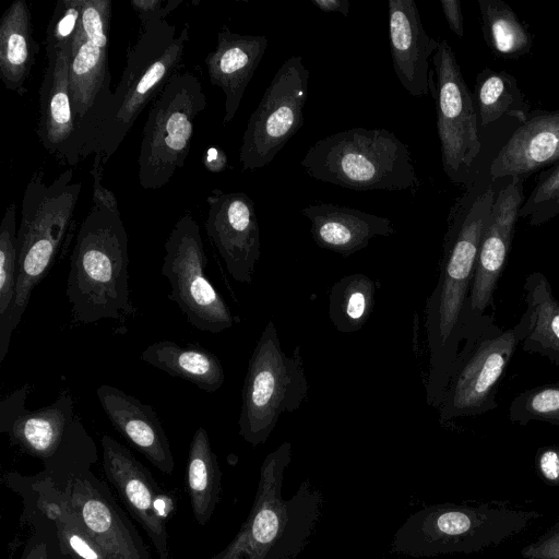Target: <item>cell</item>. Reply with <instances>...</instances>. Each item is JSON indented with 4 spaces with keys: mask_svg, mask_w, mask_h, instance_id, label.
Returning <instances> with one entry per match:
<instances>
[{
    "mask_svg": "<svg viewBox=\"0 0 559 559\" xmlns=\"http://www.w3.org/2000/svg\"><path fill=\"white\" fill-rule=\"evenodd\" d=\"M477 175L456 199L447 221L439 277L425 306L429 352L426 401L438 408L463 342V317L480 240L497 193L496 182Z\"/></svg>",
    "mask_w": 559,
    "mask_h": 559,
    "instance_id": "cell-1",
    "label": "cell"
},
{
    "mask_svg": "<svg viewBox=\"0 0 559 559\" xmlns=\"http://www.w3.org/2000/svg\"><path fill=\"white\" fill-rule=\"evenodd\" d=\"M290 462V442L265 456L247 520L212 559H296L305 549L321 518L323 495L305 480L293 497L284 499V474Z\"/></svg>",
    "mask_w": 559,
    "mask_h": 559,
    "instance_id": "cell-2",
    "label": "cell"
},
{
    "mask_svg": "<svg viewBox=\"0 0 559 559\" xmlns=\"http://www.w3.org/2000/svg\"><path fill=\"white\" fill-rule=\"evenodd\" d=\"M188 41V23L179 32L167 20L141 25V34L128 48L120 81L82 148L81 160L95 154L103 156L104 164L110 159L145 106L178 72Z\"/></svg>",
    "mask_w": 559,
    "mask_h": 559,
    "instance_id": "cell-3",
    "label": "cell"
},
{
    "mask_svg": "<svg viewBox=\"0 0 559 559\" xmlns=\"http://www.w3.org/2000/svg\"><path fill=\"white\" fill-rule=\"evenodd\" d=\"M128 265V235L120 212L92 204L79 228L67 280L74 320H122L133 312Z\"/></svg>",
    "mask_w": 559,
    "mask_h": 559,
    "instance_id": "cell-4",
    "label": "cell"
},
{
    "mask_svg": "<svg viewBox=\"0 0 559 559\" xmlns=\"http://www.w3.org/2000/svg\"><path fill=\"white\" fill-rule=\"evenodd\" d=\"M81 189L82 182L73 181L72 168L66 169L49 185L40 169L28 180L17 229L16 293L8 322L0 330V362L9 352L12 332L21 322L33 289L46 276L62 245Z\"/></svg>",
    "mask_w": 559,
    "mask_h": 559,
    "instance_id": "cell-5",
    "label": "cell"
},
{
    "mask_svg": "<svg viewBox=\"0 0 559 559\" xmlns=\"http://www.w3.org/2000/svg\"><path fill=\"white\" fill-rule=\"evenodd\" d=\"M540 516L503 503L427 506L396 531L391 551L416 558L478 552L520 534Z\"/></svg>",
    "mask_w": 559,
    "mask_h": 559,
    "instance_id": "cell-6",
    "label": "cell"
},
{
    "mask_svg": "<svg viewBox=\"0 0 559 559\" xmlns=\"http://www.w3.org/2000/svg\"><path fill=\"white\" fill-rule=\"evenodd\" d=\"M319 181L355 191L415 189L408 146L386 129L353 128L317 141L301 160Z\"/></svg>",
    "mask_w": 559,
    "mask_h": 559,
    "instance_id": "cell-7",
    "label": "cell"
},
{
    "mask_svg": "<svg viewBox=\"0 0 559 559\" xmlns=\"http://www.w3.org/2000/svg\"><path fill=\"white\" fill-rule=\"evenodd\" d=\"M308 390L301 346L286 355L270 320L249 359L241 391L240 437L253 447L265 443L281 415L301 407Z\"/></svg>",
    "mask_w": 559,
    "mask_h": 559,
    "instance_id": "cell-8",
    "label": "cell"
},
{
    "mask_svg": "<svg viewBox=\"0 0 559 559\" xmlns=\"http://www.w3.org/2000/svg\"><path fill=\"white\" fill-rule=\"evenodd\" d=\"M521 340L518 323L502 329L491 313L466 328L437 408L441 423L479 416L498 406V386Z\"/></svg>",
    "mask_w": 559,
    "mask_h": 559,
    "instance_id": "cell-9",
    "label": "cell"
},
{
    "mask_svg": "<svg viewBox=\"0 0 559 559\" xmlns=\"http://www.w3.org/2000/svg\"><path fill=\"white\" fill-rule=\"evenodd\" d=\"M206 107L200 80L190 71L177 72L153 102L138 156L143 189L167 185L183 167L194 134L195 118Z\"/></svg>",
    "mask_w": 559,
    "mask_h": 559,
    "instance_id": "cell-10",
    "label": "cell"
},
{
    "mask_svg": "<svg viewBox=\"0 0 559 559\" xmlns=\"http://www.w3.org/2000/svg\"><path fill=\"white\" fill-rule=\"evenodd\" d=\"M429 92L436 104L442 167L454 185L468 186L477 175L483 143L473 95L445 39L432 56Z\"/></svg>",
    "mask_w": 559,
    "mask_h": 559,
    "instance_id": "cell-11",
    "label": "cell"
},
{
    "mask_svg": "<svg viewBox=\"0 0 559 559\" xmlns=\"http://www.w3.org/2000/svg\"><path fill=\"white\" fill-rule=\"evenodd\" d=\"M164 248L162 274L170 284L168 297L188 322L210 333L231 328L237 318L205 274L207 258L193 216L186 214L176 222Z\"/></svg>",
    "mask_w": 559,
    "mask_h": 559,
    "instance_id": "cell-12",
    "label": "cell"
},
{
    "mask_svg": "<svg viewBox=\"0 0 559 559\" xmlns=\"http://www.w3.org/2000/svg\"><path fill=\"white\" fill-rule=\"evenodd\" d=\"M58 489L49 477L34 483L38 496L52 501L81 540L107 559H147L131 526L87 474L71 473Z\"/></svg>",
    "mask_w": 559,
    "mask_h": 559,
    "instance_id": "cell-13",
    "label": "cell"
},
{
    "mask_svg": "<svg viewBox=\"0 0 559 559\" xmlns=\"http://www.w3.org/2000/svg\"><path fill=\"white\" fill-rule=\"evenodd\" d=\"M309 70L301 56L288 58L251 114L239 150L243 170L267 166L304 124Z\"/></svg>",
    "mask_w": 559,
    "mask_h": 559,
    "instance_id": "cell-14",
    "label": "cell"
},
{
    "mask_svg": "<svg viewBox=\"0 0 559 559\" xmlns=\"http://www.w3.org/2000/svg\"><path fill=\"white\" fill-rule=\"evenodd\" d=\"M111 7L110 0H84L81 26L72 44L69 82L80 156L102 110L112 95L108 66Z\"/></svg>",
    "mask_w": 559,
    "mask_h": 559,
    "instance_id": "cell-15",
    "label": "cell"
},
{
    "mask_svg": "<svg viewBox=\"0 0 559 559\" xmlns=\"http://www.w3.org/2000/svg\"><path fill=\"white\" fill-rule=\"evenodd\" d=\"M497 190L486 224L475 265L471 293L463 317V334L480 320L487 310H495L493 294L507 265L519 212L525 201L524 179L507 178Z\"/></svg>",
    "mask_w": 559,
    "mask_h": 559,
    "instance_id": "cell-16",
    "label": "cell"
},
{
    "mask_svg": "<svg viewBox=\"0 0 559 559\" xmlns=\"http://www.w3.org/2000/svg\"><path fill=\"white\" fill-rule=\"evenodd\" d=\"M205 230L223 259L229 275L251 284L260 259V229L253 201L243 192L213 189Z\"/></svg>",
    "mask_w": 559,
    "mask_h": 559,
    "instance_id": "cell-17",
    "label": "cell"
},
{
    "mask_svg": "<svg viewBox=\"0 0 559 559\" xmlns=\"http://www.w3.org/2000/svg\"><path fill=\"white\" fill-rule=\"evenodd\" d=\"M103 465L123 504L152 540L159 559L169 558L166 500L151 473L108 435L102 437Z\"/></svg>",
    "mask_w": 559,
    "mask_h": 559,
    "instance_id": "cell-18",
    "label": "cell"
},
{
    "mask_svg": "<svg viewBox=\"0 0 559 559\" xmlns=\"http://www.w3.org/2000/svg\"><path fill=\"white\" fill-rule=\"evenodd\" d=\"M47 62L39 87V117L36 128L43 147L70 166L81 162L79 133L72 110L69 82L71 45L45 40Z\"/></svg>",
    "mask_w": 559,
    "mask_h": 559,
    "instance_id": "cell-19",
    "label": "cell"
},
{
    "mask_svg": "<svg viewBox=\"0 0 559 559\" xmlns=\"http://www.w3.org/2000/svg\"><path fill=\"white\" fill-rule=\"evenodd\" d=\"M31 390L26 383L1 400L0 431L12 444L46 462L58 451L75 417L74 401L63 392L52 404L31 411L26 407Z\"/></svg>",
    "mask_w": 559,
    "mask_h": 559,
    "instance_id": "cell-20",
    "label": "cell"
},
{
    "mask_svg": "<svg viewBox=\"0 0 559 559\" xmlns=\"http://www.w3.org/2000/svg\"><path fill=\"white\" fill-rule=\"evenodd\" d=\"M559 163V109L535 110L511 133L491 160L492 179L526 178Z\"/></svg>",
    "mask_w": 559,
    "mask_h": 559,
    "instance_id": "cell-21",
    "label": "cell"
},
{
    "mask_svg": "<svg viewBox=\"0 0 559 559\" xmlns=\"http://www.w3.org/2000/svg\"><path fill=\"white\" fill-rule=\"evenodd\" d=\"M389 43L394 72L415 97L429 94V57L439 47L430 37L413 0L389 1Z\"/></svg>",
    "mask_w": 559,
    "mask_h": 559,
    "instance_id": "cell-22",
    "label": "cell"
},
{
    "mask_svg": "<svg viewBox=\"0 0 559 559\" xmlns=\"http://www.w3.org/2000/svg\"><path fill=\"white\" fill-rule=\"evenodd\" d=\"M96 395L115 429L156 468L171 475L175 460L153 407L109 384L99 385Z\"/></svg>",
    "mask_w": 559,
    "mask_h": 559,
    "instance_id": "cell-23",
    "label": "cell"
},
{
    "mask_svg": "<svg viewBox=\"0 0 559 559\" xmlns=\"http://www.w3.org/2000/svg\"><path fill=\"white\" fill-rule=\"evenodd\" d=\"M267 45L264 35L237 34L226 25L218 32L216 46L207 53L205 64L211 84L219 87L225 95V124L236 116Z\"/></svg>",
    "mask_w": 559,
    "mask_h": 559,
    "instance_id": "cell-24",
    "label": "cell"
},
{
    "mask_svg": "<svg viewBox=\"0 0 559 559\" xmlns=\"http://www.w3.org/2000/svg\"><path fill=\"white\" fill-rule=\"evenodd\" d=\"M310 222L317 246L344 258L365 249L371 239L395 233L392 222L357 209L319 202L300 210Z\"/></svg>",
    "mask_w": 559,
    "mask_h": 559,
    "instance_id": "cell-25",
    "label": "cell"
},
{
    "mask_svg": "<svg viewBox=\"0 0 559 559\" xmlns=\"http://www.w3.org/2000/svg\"><path fill=\"white\" fill-rule=\"evenodd\" d=\"M524 301L526 309L518 322L522 349L538 354L559 368V300L542 272L526 276Z\"/></svg>",
    "mask_w": 559,
    "mask_h": 559,
    "instance_id": "cell-26",
    "label": "cell"
},
{
    "mask_svg": "<svg viewBox=\"0 0 559 559\" xmlns=\"http://www.w3.org/2000/svg\"><path fill=\"white\" fill-rule=\"evenodd\" d=\"M39 46L32 35L31 11L25 0H14L0 22V76L5 88L24 94Z\"/></svg>",
    "mask_w": 559,
    "mask_h": 559,
    "instance_id": "cell-27",
    "label": "cell"
},
{
    "mask_svg": "<svg viewBox=\"0 0 559 559\" xmlns=\"http://www.w3.org/2000/svg\"><path fill=\"white\" fill-rule=\"evenodd\" d=\"M141 359L173 377L193 383L205 392L217 391L225 381L221 360L198 344L155 342L142 352Z\"/></svg>",
    "mask_w": 559,
    "mask_h": 559,
    "instance_id": "cell-28",
    "label": "cell"
},
{
    "mask_svg": "<svg viewBox=\"0 0 559 559\" xmlns=\"http://www.w3.org/2000/svg\"><path fill=\"white\" fill-rule=\"evenodd\" d=\"M187 485L194 519L205 525L219 500L222 472L203 427L195 430L190 442Z\"/></svg>",
    "mask_w": 559,
    "mask_h": 559,
    "instance_id": "cell-29",
    "label": "cell"
},
{
    "mask_svg": "<svg viewBox=\"0 0 559 559\" xmlns=\"http://www.w3.org/2000/svg\"><path fill=\"white\" fill-rule=\"evenodd\" d=\"M473 98L483 129L502 117H512L523 123L530 114V105L516 79L502 70H481L476 75Z\"/></svg>",
    "mask_w": 559,
    "mask_h": 559,
    "instance_id": "cell-30",
    "label": "cell"
},
{
    "mask_svg": "<svg viewBox=\"0 0 559 559\" xmlns=\"http://www.w3.org/2000/svg\"><path fill=\"white\" fill-rule=\"evenodd\" d=\"M481 33L486 45L498 58L516 60L532 50L534 34L502 0H477Z\"/></svg>",
    "mask_w": 559,
    "mask_h": 559,
    "instance_id": "cell-31",
    "label": "cell"
},
{
    "mask_svg": "<svg viewBox=\"0 0 559 559\" xmlns=\"http://www.w3.org/2000/svg\"><path fill=\"white\" fill-rule=\"evenodd\" d=\"M376 283L366 274L343 276L329 294L328 313L336 331L353 333L364 328L374 308Z\"/></svg>",
    "mask_w": 559,
    "mask_h": 559,
    "instance_id": "cell-32",
    "label": "cell"
},
{
    "mask_svg": "<svg viewBox=\"0 0 559 559\" xmlns=\"http://www.w3.org/2000/svg\"><path fill=\"white\" fill-rule=\"evenodd\" d=\"M17 227L16 206H7L0 224V330L9 319L17 282Z\"/></svg>",
    "mask_w": 559,
    "mask_h": 559,
    "instance_id": "cell-33",
    "label": "cell"
},
{
    "mask_svg": "<svg viewBox=\"0 0 559 559\" xmlns=\"http://www.w3.org/2000/svg\"><path fill=\"white\" fill-rule=\"evenodd\" d=\"M508 417L510 421L522 426L531 421L559 426V381L516 394L510 403Z\"/></svg>",
    "mask_w": 559,
    "mask_h": 559,
    "instance_id": "cell-34",
    "label": "cell"
},
{
    "mask_svg": "<svg viewBox=\"0 0 559 559\" xmlns=\"http://www.w3.org/2000/svg\"><path fill=\"white\" fill-rule=\"evenodd\" d=\"M559 216V163L538 173L535 187L525 198L519 218L539 226Z\"/></svg>",
    "mask_w": 559,
    "mask_h": 559,
    "instance_id": "cell-35",
    "label": "cell"
},
{
    "mask_svg": "<svg viewBox=\"0 0 559 559\" xmlns=\"http://www.w3.org/2000/svg\"><path fill=\"white\" fill-rule=\"evenodd\" d=\"M84 0H59L46 29V40L57 46L73 44L81 26Z\"/></svg>",
    "mask_w": 559,
    "mask_h": 559,
    "instance_id": "cell-36",
    "label": "cell"
},
{
    "mask_svg": "<svg viewBox=\"0 0 559 559\" xmlns=\"http://www.w3.org/2000/svg\"><path fill=\"white\" fill-rule=\"evenodd\" d=\"M523 559H559V520L521 549Z\"/></svg>",
    "mask_w": 559,
    "mask_h": 559,
    "instance_id": "cell-37",
    "label": "cell"
},
{
    "mask_svg": "<svg viewBox=\"0 0 559 559\" xmlns=\"http://www.w3.org/2000/svg\"><path fill=\"white\" fill-rule=\"evenodd\" d=\"M535 468L546 485L559 487V445L538 448L535 454Z\"/></svg>",
    "mask_w": 559,
    "mask_h": 559,
    "instance_id": "cell-38",
    "label": "cell"
},
{
    "mask_svg": "<svg viewBox=\"0 0 559 559\" xmlns=\"http://www.w3.org/2000/svg\"><path fill=\"white\" fill-rule=\"evenodd\" d=\"M181 0H132V9L141 20V25L155 20H166V16L174 11Z\"/></svg>",
    "mask_w": 559,
    "mask_h": 559,
    "instance_id": "cell-39",
    "label": "cell"
},
{
    "mask_svg": "<svg viewBox=\"0 0 559 559\" xmlns=\"http://www.w3.org/2000/svg\"><path fill=\"white\" fill-rule=\"evenodd\" d=\"M93 156V164L90 170L93 178L92 204H98L112 211H119L115 193L103 185V173L105 167L103 156L100 154H95Z\"/></svg>",
    "mask_w": 559,
    "mask_h": 559,
    "instance_id": "cell-40",
    "label": "cell"
},
{
    "mask_svg": "<svg viewBox=\"0 0 559 559\" xmlns=\"http://www.w3.org/2000/svg\"><path fill=\"white\" fill-rule=\"evenodd\" d=\"M444 19L449 28L459 37L464 36V23L461 2L459 0L440 1Z\"/></svg>",
    "mask_w": 559,
    "mask_h": 559,
    "instance_id": "cell-41",
    "label": "cell"
},
{
    "mask_svg": "<svg viewBox=\"0 0 559 559\" xmlns=\"http://www.w3.org/2000/svg\"><path fill=\"white\" fill-rule=\"evenodd\" d=\"M203 162L207 170L219 173L225 169L227 157L219 147L211 146L206 150Z\"/></svg>",
    "mask_w": 559,
    "mask_h": 559,
    "instance_id": "cell-42",
    "label": "cell"
},
{
    "mask_svg": "<svg viewBox=\"0 0 559 559\" xmlns=\"http://www.w3.org/2000/svg\"><path fill=\"white\" fill-rule=\"evenodd\" d=\"M312 3L323 12H338L345 16L349 12V1L347 0H312Z\"/></svg>",
    "mask_w": 559,
    "mask_h": 559,
    "instance_id": "cell-43",
    "label": "cell"
},
{
    "mask_svg": "<svg viewBox=\"0 0 559 559\" xmlns=\"http://www.w3.org/2000/svg\"><path fill=\"white\" fill-rule=\"evenodd\" d=\"M25 559H48L47 544L38 543L35 545Z\"/></svg>",
    "mask_w": 559,
    "mask_h": 559,
    "instance_id": "cell-44",
    "label": "cell"
}]
</instances>
